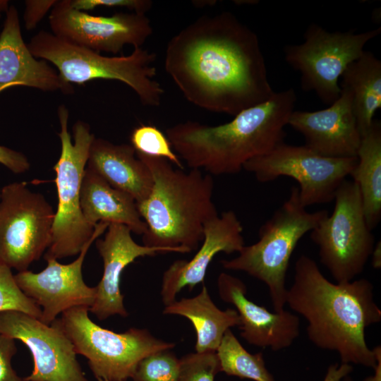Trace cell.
Masks as SVG:
<instances>
[{
  "label": "cell",
  "instance_id": "obj_1",
  "mask_svg": "<svg viewBox=\"0 0 381 381\" xmlns=\"http://www.w3.org/2000/svg\"><path fill=\"white\" fill-rule=\"evenodd\" d=\"M164 68L183 97L235 116L274 92L256 33L227 11L204 15L167 43Z\"/></svg>",
  "mask_w": 381,
  "mask_h": 381
},
{
  "label": "cell",
  "instance_id": "obj_2",
  "mask_svg": "<svg viewBox=\"0 0 381 381\" xmlns=\"http://www.w3.org/2000/svg\"><path fill=\"white\" fill-rule=\"evenodd\" d=\"M286 303L306 320L307 334L314 345L337 352L341 363L374 369L381 348L370 349L365 332L380 322L381 310L369 280L332 283L312 258L302 255L295 264Z\"/></svg>",
  "mask_w": 381,
  "mask_h": 381
},
{
  "label": "cell",
  "instance_id": "obj_3",
  "mask_svg": "<svg viewBox=\"0 0 381 381\" xmlns=\"http://www.w3.org/2000/svg\"><path fill=\"white\" fill-rule=\"evenodd\" d=\"M296 95L289 88L217 126L186 121L168 127L166 136L190 169L211 176L238 174L250 159L267 154L286 136Z\"/></svg>",
  "mask_w": 381,
  "mask_h": 381
},
{
  "label": "cell",
  "instance_id": "obj_4",
  "mask_svg": "<svg viewBox=\"0 0 381 381\" xmlns=\"http://www.w3.org/2000/svg\"><path fill=\"white\" fill-rule=\"evenodd\" d=\"M136 155L147 166L153 181L149 195L137 203L147 227L143 245L168 253L198 249L205 224L219 214L212 176L200 169L176 168L164 158Z\"/></svg>",
  "mask_w": 381,
  "mask_h": 381
},
{
  "label": "cell",
  "instance_id": "obj_5",
  "mask_svg": "<svg viewBox=\"0 0 381 381\" xmlns=\"http://www.w3.org/2000/svg\"><path fill=\"white\" fill-rule=\"evenodd\" d=\"M32 54L52 63L67 83L83 84L96 79L114 80L131 88L145 106L157 107L164 93L154 79L156 54L142 47L128 56H107L40 30L28 44Z\"/></svg>",
  "mask_w": 381,
  "mask_h": 381
},
{
  "label": "cell",
  "instance_id": "obj_6",
  "mask_svg": "<svg viewBox=\"0 0 381 381\" xmlns=\"http://www.w3.org/2000/svg\"><path fill=\"white\" fill-rule=\"evenodd\" d=\"M325 210L309 212L301 202L298 188L292 186L289 198L259 229V239L244 246L238 255L221 261L226 270L244 272L265 283L275 312L284 310L286 276L291 256L300 239L327 215Z\"/></svg>",
  "mask_w": 381,
  "mask_h": 381
},
{
  "label": "cell",
  "instance_id": "obj_7",
  "mask_svg": "<svg viewBox=\"0 0 381 381\" xmlns=\"http://www.w3.org/2000/svg\"><path fill=\"white\" fill-rule=\"evenodd\" d=\"M61 154L53 167L56 174L58 205L54 214L51 242L44 260L62 259L78 255L92 237L95 226L85 219L80 207V188L90 148L95 136L90 126L77 121L73 126V143L68 131L69 111L58 107Z\"/></svg>",
  "mask_w": 381,
  "mask_h": 381
},
{
  "label": "cell",
  "instance_id": "obj_8",
  "mask_svg": "<svg viewBox=\"0 0 381 381\" xmlns=\"http://www.w3.org/2000/svg\"><path fill=\"white\" fill-rule=\"evenodd\" d=\"M88 312L87 307L73 308L54 321L71 340L75 353L87 358L97 380L126 381L143 358L175 346L146 329L131 328L117 333L103 328L90 318Z\"/></svg>",
  "mask_w": 381,
  "mask_h": 381
},
{
  "label": "cell",
  "instance_id": "obj_9",
  "mask_svg": "<svg viewBox=\"0 0 381 381\" xmlns=\"http://www.w3.org/2000/svg\"><path fill=\"white\" fill-rule=\"evenodd\" d=\"M332 213L311 231L320 262L337 282L354 280L364 270L375 246L365 221L358 185L346 179L338 188Z\"/></svg>",
  "mask_w": 381,
  "mask_h": 381
},
{
  "label": "cell",
  "instance_id": "obj_10",
  "mask_svg": "<svg viewBox=\"0 0 381 381\" xmlns=\"http://www.w3.org/2000/svg\"><path fill=\"white\" fill-rule=\"evenodd\" d=\"M381 28L356 33L353 30L329 32L311 23L304 41L286 45V63L301 75L304 90L313 91L325 103L331 104L340 95L339 78L347 66L365 52V44L379 35Z\"/></svg>",
  "mask_w": 381,
  "mask_h": 381
},
{
  "label": "cell",
  "instance_id": "obj_11",
  "mask_svg": "<svg viewBox=\"0 0 381 381\" xmlns=\"http://www.w3.org/2000/svg\"><path fill=\"white\" fill-rule=\"evenodd\" d=\"M55 212L44 196L23 181L0 190V262L28 270L51 242Z\"/></svg>",
  "mask_w": 381,
  "mask_h": 381
},
{
  "label": "cell",
  "instance_id": "obj_12",
  "mask_svg": "<svg viewBox=\"0 0 381 381\" xmlns=\"http://www.w3.org/2000/svg\"><path fill=\"white\" fill-rule=\"evenodd\" d=\"M357 157L332 158L320 155L305 145L284 141L267 154L247 162L243 169L261 183L288 176L299 185L301 202L307 207L334 200L335 194L356 165Z\"/></svg>",
  "mask_w": 381,
  "mask_h": 381
},
{
  "label": "cell",
  "instance_id": "obj_13",
  "mask_svg": "<svg viewBox=\"0 0 381 381\" xmlns=\"http://www.w3.org/2000/svg\"><path fill=\"white\" fill-rule=\"evenodd\" d=\"M52 34L97 52L117 54L126 45L141 47L153 32L149 18L135 12L93 16L73 8L70 0H57L50 11Z\"/></svg>",
  "mask_w": 381,
  "mask_h": 381
},
{
  "label": "cell",
  "instance_id": "obj_14",
  "mask_svg": "<svg viewBox=\"0 0 381 381\" xmlns=\"http://www.w3.org/2000/svg\"><path fill=\"white\" fill-rule=\"evenodd\" d=\"M0 332L20 340L32 356L33 370L23 381H89L72 342L55 321L47 325L23 312L6 310L0 313Z\"/></svg>",
  "mask_w": 381,
  "mask_h": 381
},
{
  "label": "cell",
  "instance_id": "obj_15",
  "mask_svg": "<svg viewBox=\"0 0 381 381\" xmlns=\"http://www.w3.org/2000/svg\"><path fill=\"white\" fill-rule=\"evenodd\" d=\"M108 226L104 222L96 224L92 237L72 262L61 264L57 260L47 259V267L40 272L25 270L14 275L20 289L41 308L42 322L51 325L59 315L71 308L83 306L90 309L92 306L97 288L85 284L82 268L90 246Z\"/></svg>",
  "mask_w": 381,
  "mask_h": 381
},
{
  "label": "cell",
  "instance_id": "obj_16",
  "mask_svg": "<svg viewBox=\"0 0 381 381\" xmlns=\"http://www.w3.org/2000/svg\"><path fill=\"white\" fill-rule=\"evenodd\" d=\"M288 125L303 136L305 146L320 155L357 157L361 134L353 113L352 97L346 88L341 87L339 97L326 109L294 110Z\"/></svg>",
  "mask_w": 381,
  "mask_h": 381
},
{
  "label": "cell",
  "instance_id": "obj_17",
  "mask_svg": "<svg viewBox=\"0 0 381 381\" xmlns=\"http://www.w3.org/2000/svg\"><path fill=\"white\" fill-rule=\"evenodd\" d=\"M243 228L233 210L221 213L204 226L202 245L190 260L174 261L164 272L161 297L164 306L176 301V296L186 286L192 290L204 282L207 268L219 253H238L245 246Z\"/></svg>",
  "mask_w": 381,
  "mask_h": 381
},
{
  "label": "cell",
  "instance_id": "obj_18",
  "mask_svg": "<svg viewBox=\"0 0 381 381\" xmlns=\"http://www.w3.org/2000/svg\"><path fill=\"white\" fill-rule=\"evenodd\" d=\"M221 299L235 307L239 319L241 336L250 344L279 351L289 347L300 334V321L287 310L272 313L246 297L242 280L226 272L217 278Z\"/></svg>",
  "mask_w": 381,
  "mask_h": 381
},
{
  "label": "cell",
  "instance_id": "obj_19",
  "mask_svg": "<svg viewBox=\"0 0 381 381\" xmlns=\"http://www.w3.org/2000/svg\"><path fill=\"white\" fill-rule=\"evenodd\" d=\"M131 233L125 225L109 224L104 236L95 241L96 248L103 261V274L96 286V298L89 311L100 320L114 315L128 316L120 290L121 277L124 269L140 257L168 253L162 248L137 243Z\"/></svg>",
  "mask_w": 381,
  "mask_h": 381
},
{
  "label": "cell",
  "instance_id": "obj_20",
  "mask_svg": "<svg viewBox=\"0 0 381 381\" xmlns=\"http://www.w3.org/2000/svg\"><path fill=\"white\" fill-rule=\"evenodd\" d=\"M13 86L46 92H73L47 61L35 57L23 39L18 12L10 6L0 33V92Z\"/></svg>",
  "mask_w": 381,
  "mask_h": 381
},
{
  "label": "cell",
  "instance_id": "obj_21",
  "mask_svg": "<svg viewBox=\"0 0 381 381\" xmlns=\"http://www.w3.org/2000/svg\"><path fill=\"white\" fill-rule=\"evenodd\" d=\"M86 167L112 187L129 194L137 203L149 195L152 186L150 169L129 144H115L95 138Z\"/></svg>",
  "mask_w": 381,
  "mask_h": 381
},
{
  "label": "cell",
  "instance_id": "obj_22",
  "mask_svg": "<svg viewBox=\"0 0 381 381\" xmlns=\"http://www.w3.org/2000/svg\"><path fill=\"white\" fill-rule=\"evenodd\" d=\"M80 207L85 220L92 226L99 222L119 224L138 235L146 231L134 198L112 187L87 167L81 184Z\"/></svg>",
  "mask_w": 381,
  "mask_h": 381
},
{
  "label": "cell",
  "instance_id": "obj_23",
  "mask_svg": "<svg viewBox=\"0 0 381 381\" xmlns=\"http://www.w3.org/2000/svg\"><path fill=\"white\" fill-rule=\"evenodd\" d=\"M163 313L183 316L190 320L196 334L195 349L198 353L216 351L226 330L240 325L236 310L217 308L205 285L197 296L165 306Z\"/></svg>",
  "mask_w": 381,
  "mask_h": 381
},
{
  "label": "cell",
  "instance_id": "obj_24",
  "mask_svg": "<svg viewBox=\"0 0 381 381\" xmlns=\"http://www.w3.org/2000/svg\"><path fill=\"white\" fill-rule=\"evenodd\" d=\"M351 176L358 186L364 215L373 231L381 219V122L374 120L361 136Z\"/></svg>",
  "mask_w": 381,
  "mask_h": 381
},
{
  "label": "cell",
  "instance_id": "obj_25",
  "mask_svg": "<svg viewBox=\"0 0 381 381\" xmlns=\"http://www.w3.org/2000/svg\"><path fill=\"white\" fill-rule=\"evenodd\" d=\"M341 87L352 97L353 113L361 136L370 128L381 108V61L365 51L350 64L341 75Z\"/></svg>",
  "mask_w": 381,
  "mask_h": 381
},
{
  "label": "cell",
  "instance_id": "obj_26",
  "mask_svg": "<svg viewBox=\"0 0 381 381\" xmlns=\"http://www.w3.org/2000/svg\"><path fill=\"white\" fill-rule=\"evenodd\" d=\"M221 372L254 381H275L267 369L262 353H250L229 329L216 351Z\"/></svg>",
  "mask_w": 381,
  "mask_h": 381
},
{
  "label": "cell",
  "instance_id": "obj_27",
  "mask_svg": "<svg viewBox=\"0 0 381 381\" xmlns=\"http://www.w3.org/2000/svg\"><path fill=\"white\" fill-rule=\"evenodd\" d=\"M131 145L136 152L155 157L164 158L173 165L183 169L180 157L174 151L167 137L157 127L140 125L131 134Z\"/></svg>",
  "mask_w": 381,
  "mask_h": 381
},
{
  "label": "cell",
  "instance_id": "obj_28",
  "mask_svg": "<svg viewBox=\"0 0 381 381\" xmlns=\"http://www.w3.org/2000/svg\"><path fill=\"white\" fill-rule=\"evenodd\" d=\"M171 349L153 353L138 363L133 381H179V359Z\"/></svg>",
  "mask_w": 381,
  "mask_h": 381
},
{
  "label": "cell",
  "instance_id": "obj_29",
  "mask_svg": "<svg viewBox=\"0 0 381 381\" xmlns=\"http://www.w3.org/2000/svg\"><path fill=\"white\" fill-rule=\"evenodd\" d=\"M17 310L40 319L42 310L18 287L11 269L0 262V313Z\"/></svg>",
  "mask_w": 381,
  "mask_h": 381
},
{
  "label": "cell",
  "instance_id": "obj_30",
  "mask_svg": "<svg viewBox=\"0 0 381 381\" xmlns=\"http://www.w3.org/2000/svg\"><path fill=\"white\" fill-rule=\"evenodd\" d=\"M179 381H214L221 372L216 351L190 353L179 359Z\"/></svg>",
  "mask_w": 381,
  "mask_h": 381
},
{
  "label": "cell",
  "instance_id": "obj_31",
  "mask_svg": "<svg viewBox=\"0 0 381 381\" xmlns=\"http://www.w3.org/2000/svg\"><path fill=\"white\" fill-rule=\"evenodd\" d=\"M71 6L80 11L99 7L126 8L131 12L145 14L152 6L150 0H70Z\"/></svg>",
  "mask_w": 381,
  "mask_h": 381
},
{
  "label": "cell",
  "instance_id": "obj_32",
  "mask_svg": "<svg viewBox=\"0 0 381 381\" xmlns=\"http://www.w3.org/2000/svg\"><path fill=\"white\" fill-rule=\"evenodd\" d=\"M16 352L15 339L0 332V381H23L11 365Z\"/></svg>",
  "mask_w": 381,
  "mask_h": 381
},
{
  "label": "cell",
  "instance_id": "obj_33",
  "mask_svg": "<svg viewBox=\"0 0 381 381\" xmlns=\"http://www.w3.org/2000/svg\"><path fill=\"white\" fill-rule=\"evenodd\" d=\"M57 0H26L23 13L24 25L28 30L37 27Z\"/></svg>",
  "mask_w": 381,
  "mask_h": 381
},
{
  "label": "cell",
  "instance_id": "obj_34",
  "mask_svg": "<svg viewBox=\"0 0 381 381\" xmlns=\"http://www.w3.org/2000/svg\"><path fill=\"white\" fill-rule=\"evenodd\" d=\"M0 164L16 174L25 173L30 167L24 154L3 145H0Z\"/></svg>",
  "mask_w": 381,
  "mask_h": 381
},
{
  "label": "cell",
  "instance_id": "obj_35",
  "mask_svg": "<svg viewBox=\"0 0 381 381\" xmlns=\"http://www.w3.org/2000/svg\"><path fill=\"white\" fill-rule=\"evenodd\" d=\"M352 370V366L349 364H333L328 368L323 381H342Z\"/></svg>",
  "mask_w": 381,
  "mask_h": 381
},
{
  "label": "cell",
  "instance_id": "obj_36",
  "mask_svg": "<svg viewBox=\"0 0 381 381\" xmlns=\"http://www.w3.org/2000/svg\"><path fill=\"white\" fill-rule=\"evenodd\" d=\"M370 257L372 266L375 269H380L381 267V245L380 241L374 246Z\"/></svg>",
  "mask_w": 381,
  "mask_h": 381
},
{
  "label": "cell",
  "instance_id": "obj_37",
  "mask_svg": "<svg viewBox=\"0 0 381 381\" xmlns=\"http://www.w3.org/2000/svg\"><path fill=\"white\" fill-rule=\"evenodd\" d=\"M374 370V375L366 377L363 381H381V356L377 358Z\"/></svg>",
  "mask_w": 381,
  "mask_h": 381
},
{
  "label": "cell",
  "instance_id": "obj_38",
  "mask_svg": "<svg viewBox=\"0 0 381 381\" xmlns=\"http://www.w3.org/2000/svg\"><path fill=\"white\" fill-rule=\"evenodd\" d=\"M9 6V1L0 0V13L3 12L6 13Z\"/></svg>",
  "mask_w": 381,
  "mask_h": 381
},
{
  "label": "cell",
  "instance_id": "obj_39",
  "mask_svg": "<svg viewBox=\"0 0 381 381\" xmlns=\"http://www.w3.org/2000/svg\"><path fill=\"white\" fill-rule=\"evenodd\" d=\"M342 381H353V380L351 378V377H349V375H347L346 377H345Z\"/></svg>",
  "mask_w": 381,
  "mask_h": 381
},
{
  "label": "cell",
  "instance_id": "obj_40",
  "mask_svg": "<svg viewBox=\"0 0 381 381\" xmlns=\"http://www.w3.org/2000/svg\"><path fill=\"white\" fill-rule=\"evenodd\" d=\"M97 381H108V380H102V379H97Z\"/></svg>",
  "mask_w": 381,
  "mask_h": 381
},
{
  "label": "cell",
  "instance_id": "obj_41",
  "mask_svg": "<svg viewBox=\"0 0 381 381\" xmlns=\"http://www.w3.org/2000/svg\"><path fill=\"white\" fill-rule=\"evenodd\" d=\"M1 13H0V18H1Z\"/></svg>",
  "mask_w": 381,
  "mask_h": 381
}]
</instances>
